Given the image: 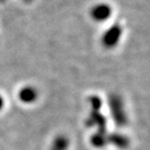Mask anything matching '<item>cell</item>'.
<instances>
[{"mask_svg":"<svg viewBox=\"0 0 150 150\" xmlns=\"http://www.w3.org/2000/svg\"><path fill=\"white\" fill-rule=\"evenodd\" d=\"M121 36L122 28L119 25H113L103 33L101 37V44L106 49H111L119 43Z\"/></svg>","mask_w":150,"mask_h":150,"instance_id":"1","label":"cell"},{"mask_svg":"<svg viewBox=\"0 0 150 150\" xmlns=\"http://www.w3.org/2000/svg\"><path fill=\"white\" fill-rule=\"evenodd\" d=\"M112 14V9L107 4H98L94 6L91 10V17L92 19L98 23L105 22L109 19V17Z\"/></svg>","mask_w":150,"mask_h":150,"instance_id":"2","label":"cell"},{"mask_svg":"<svg viewBox=\"0 0 150 150\" xmlns=\"http://www.w3.org/2000/svg\"><path fill=\"white\" fill-rule=\"evenodd\" d=\"M109 104L111 108L114 118L116 119L117 122L121 123V121H124V111H123V103L118 96H111L109 98Z\"/></svg>","mask_w":150,"mask_h":150,"instance_id":"3","label":"cell"},{"mask_svg":"<svg viewBox=\"0 0 150 150\" xmlns=\"http://www.w3.org/2000/svg\"><path fill=\"white\" fill-rule=\"evenodd\" d=\"M19 98L23 103H30L37 98V91L32 87H25L20 91Z\"/></svg>","mask_w":150,"mask_h":150,"instance_id":"4","label":"cell"},{"mask_svg":"<svg viewBox=\"0 0 150 150\" xmlns=\"http://www.w3.org/2000/svg\"><path fill=\"white\" fill-rule=\"evenodd\" d=\"M67 139L61 137V139H57V142L55 143V144H54L53 150H64L65 147H67Z\"/></svg>","mask_w":150,"mask_h":150,"instance_id":"5","label":"cell"},{"mask_svg":"<svg viewBox=\"0 0 150 150\" xmlns=\"http://www.w3.org/2000/svg\"><path fill=\"white\" fill-rule=\"evenodd\" d=\"M3 104H4V100H3V98L0 97V109L3 107Z\"/></svg>","mask_w":150,"mask_h":150,"instance_id":"6","label":"cell"},{"mask_svg":"<svg viewBox=\"0 0 150 150\" xmlns=\"http://www.w3.org/2000/svg\"><path fill=\"white\" fill-rule=\"evenodd\" d=\"M25 2H30V1H32V0H23Z\"/></svg>","mask_w":150,"mask_h":150,"instance_id":"7","label":"cell"},{"mask_svg":"<svg viewBox=\"0 0 150 150\" xmlns=\"http://www.w3.org/2000/svg\"><path fill=\"white\" fill-rule=\"evenodd\" d=\"M5 1V0H0V2H4Z\"/></svg>","mask_w":150,"mask_h":150,"instance_id":"8","label":"cell"}]
</instances>
